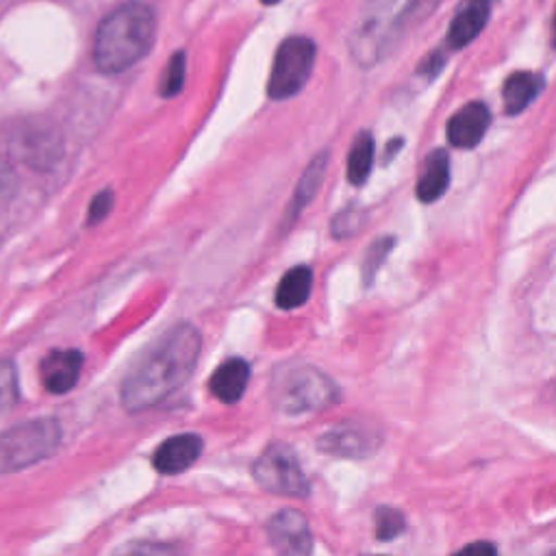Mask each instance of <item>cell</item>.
I'll return each mask as SVG.
<instances>
[{
    "label": "cell",
    "instance_id": "ac0fdd59",
    "mask_svg": "<svg viewBox=\"0 0 556 556\" xmlns=\"http://www.w3.org/2000/svg\"><path fill=\"white\" fill-rule=\"evenodd\" d=\"M326 165H328V152H319L308 165L306 169L302 172V178L295 187V193H293V200L289 204V222L315 198L317 189L321 187L324 182V174H326Z\"/></svg>",
    "mask_w": 556,
    "mask_h": 556
},
{
    "label": "cell",
    "instance_id": "603a6c76",
    "mask_svg": "<svg viewBox=\"0 0 556 556\" xmlns=\"http://www.w3.org/2000/svg\"><path fill=\"white\" fill-rule=\"evenodd\" d=\"M365 222V213L358 208H345L332 217L330 232L334 239H348L354 237Z\"/></svg>",
    "mask_w": 556,
    "mask_h": 556
},
{
    "label": "cell",
    "instance_id": "4316f807",
    "mask_svg": "<svg viewBox=\"0 0 556 556\" xmlns=\"http://www.w3.org/2000/svg\"><path fill=\"white\" fill-rule=\"evenodd\" d=\"M463 552H467V554H476V552H480V554H495V547L491 543L480 541V543H471V545L463 547Z\"/></svg>",
    "mask_w": 556,
    "mask_h": 556
},
{
    "label": "cell",
    "instance_id": "d4e9b609",
    "mask_svg": "<svg viewBox=\"0 0 556 556\" xmlns=\"http://www.w3.org/2000/svg\"><path fill=\"white\" fill-rule=\"evenodd\" d=\"M17 189H20L17 174L4 159H0V213L11 206V202L17 195Z\"/></svg>",
    "mask_w": 556,
    "mask_h": 556
},
{
    "label": "cell",
    "instance_id": "6da1fadb",
    "mask_svg": "<svg viewBox=\"0 0 556 556\" xmlns=\"http://www.w3.org/2000/svg\"><path fill=\"white\" fill-rule=\"evenodd\" d=\"M202 339L195 326L176 324L161 334L126 374L119 402L126 413H143L172 397L193 374Z\"/></svg>",
    "mask_w": 556,
    "mask_h": 556
},
{
    "label": "cell",
    "instance_id": "f1b7e54d",
    "mask_svg": "<svg viewBox=\"0 0 556 556\" xmlns=\"http://www.w3.org/2000/svg\"><path fill=\"white\" fill-rule=\"evenodd\" d=\"M552 39H554V46H556V17H554V37Z\"/></svg>",
    "mask_w": 556,
    "mask_h": 556
},
{
    "label": "cell",
    "instance_id": "44dd1931",
    "mask_svg": "<svg viewBox=\"0 0 556 556\" xmlns=\"http://www.w3.org/2000/svg\"><path fill=\"white\" fill-rule=\"evenodd\" d=\"M406 528L404 515L397 508L380 506L376 510V539L378 541H393Z\"/></svg>",
    "mask_w": 556,
    "mask_h": 556
},
{
    "label": "cell",
    "instance_id": "30bf717a",
    "mask_svg": "<svg viewBox=\"0 0 556 556\" xmlns=\"http://www.w3.org/2000/svg\"><path fill=\"white\" fill-rule=\"evenodd\" d=\"M83 371V354L78 350H52L39 365V378L48 393L61 395L76 387Z\"/></svg>",
    "mask_w": 556,
    "mask_h": 556
},
{
    "label": "cell",
    "instance_id": "e0dca14e",
    "mask_svg": "<svg viewBox=\"0 0 556 556\" xmlns=\"http://www.w3.org/2000/svg\"><path fill=\"white\" fill-rule=\"evenodd\" d=\"M450 185V159L445 150H434L424 167V174L415 187L417 198L428 204L439 200Z\"/></svg>",
    "mask_w": 556,
    "mask_h": 556
},
{
    "label": "cell",
    "instance_id": "cb8c5ba5",
    "mask_svg": "<svg viewBox=\"0 0 556 556\" xmlns=\"http://www.w3.org/2000/svg\"><path fill=\"white\" fill-rule=\"evenodd\" d=\"M17 402V374L13 363L0 361V413L13 408Z\"/></svg>",
    "mask_w": 556,
    "mask_h": 556
},
{
    "label": "cell",
    "instance_id": "3957f363",
    "mask_svg": "<svg viewBox=\"0 0 556 556\" xmlns=\"http://www.w3.org/2000/svg\"><path fill=\"white\" fill-rule=\"evenodd\" d=\"M419 0H367L350 35V54L361 67L380 63L395 46Z\"/></svg>",
    "mask_w": 556,
    "mask_h": 556
},
{
    "label": "cell",
    "instance_id": "7c38bea8",
    "mask_svg": "<svg viewBox=\"0 0 556 556\" xmlns=\"http://www.w3.org/2000/svg\"><path fill=\"white\" fill-rule=\"evenodd\" d=\"M202 454V439L198 434L185 432V434H174L169 439H165L154 456H152V465L159 473H180L185 469H189Z\"/></svg>",
    "mask_w": 556,
    "mask_h": 556
},
{
    "label": "cell",
    "instance_id": "7a4b0ae2",
    "mask_svg": "<svg viewBox=\"0 0 556 556\" xmlns=\"http://www.w3.org/2000/svg\"><path fill=\"white\" fill-rule=\"evenodd\" d=\"M156 35L154 11L146 2H126L111 11L93 37V63L104 74H119L139 63Z\"/></svg>",
    "mask_w": 556,
    "mask_h": 556
},
{
    "label": "cell",
    "instance_id": "5b68a950",
    "mask_svg": "<svg viewBox=\"0 0 556 556\" xmlns=\"http://www.w3.org/2000/svg\"><path fill=\"white\" fill-rule=\"evenodd\" d=\"M339 400L332 378L313 365H300L285 371L274 391V406L285 415L317 413Z\"/></svg>",
    "mask_w": 556,
    "mask_h": 556
},
{
    "label": "cell",
    "instance_id": "2e32d148",
    "mask_svg": "<svg viewBox=\"0 0 556 556\" xmlns=\"http://www.w3.org/2000/svg\"><path fill=\"white\" fill-rule=\"evenodd\" d=\"M313 289V271L306 265H295L280 278L276 287V306L282 311L300 308Z\"/></svg>",
    "mask_w": 556,
    "mask_h": 556
},
{
    "label": "cell",
    "instance_id": "5bb4252c",
    "mask_svg": "<svg viewBox=\"0 0 556 556\" xmlns=\"http://www.w3.org/2000/svg\"><path fill=\"white\" fill-rule=\"evenodd\" d=\"M248 380H250V365L243 358H228L211 374L208 389L219 402L235 404L245 393Z\"/></svg>",
    "mask_w": 556,
    "mask_h": 556
},
{
    "label": "cell",
    "instance_id": "484cf974",
    "mask_svg": "<svg viewBox=\"0 0 556 556\" xmlns=\"http://www.w3.org/2000/svg\"><path fill=\"white\" fill-rule=\"evenodd\" d=\"M113 208V191L111 189H102L100 193H96V198L89 204L87 211V226H96L100 224Z\"/></svg>",
    "mask_w": 556,
    "mask_h": 556
},
{
    "label": "cell",
    "instance_id": "9c48e42d",
    "mask_svg": "<svg viewBox=\"0 0 556 556\" xmlns=\"http://www.w3.org/2000/svg\"><path fill=\"white\" fill-rule=\"evenodd\" d=\"M267 539L280 554L304 556L313 549V534L306 517L295 508H282L267 521Z\"/></svg>",
    "mask_w": 556,
    "mask_h": 556
},
{
    "label": "cell",
    "instance_id": "ba28073f",
    "mask_svg": "<svg viewBox=\"0 0 556 556\" xmlns=\"http://www.w3.org/2000/svg\"><path fill=\"white\" fill-rule=\"evenodd\" d=\"M382 441V430L376 424L350 419L328 428L317 439V447L324 454L339 458H367L380 450Z\"/></svg>",
    "mask_w": 556,
    "mask_h": 556
},
{
    "label": "cell",
    "instance_id": "9a60e30c",
    "mask_svg": "<svg viewBox=\"0 0 556 556\" xmlns=\"http://www.w3.org/2000/svg\"><path fill=\"white\" fill-rule=\"evenodd\" d=\"M543 78L534 72H515L506 78L502 87V100L508 115H517L530 106V102L541 93Z\"/></svg>",
    "mask_w": 556,
    "mask_h": 556
},
{
    "label": "cell",
    "instance_id": "7402d4cb",
    "mask_svg": "<svg viewBox=\"0 0 556 556\" xmlns=\"http://www.w3.org/2000/svg\"><path fill=\"white\" fill-rule=\"evenodd\" d=\"M393 243H395L393 237H380V239H376V241L367 248L365 258H363V278H365L367 285L374 280L378 267L384 263V258H387V254L391 252Z\"/></svg>",
    "mask_w": 556,
    "mask_h": 556
},
{
    "label": "cell",
    "instance_id": "83f0119b",
    "mask_svg": "<svg viewBox=\"0 0 556 556\" xmlns=\"http://www.w3.org/2000/svg\"><path fill=\"white\" fill-rule=\"evenodd\" d=\"M263 4H276V2H280V0H261Z\"/></svg>",
    "mask_w": 556,
    "mask_h": 556
},
{
    "label": "cell",
    "instance_id": "277c9868",
    "mask_svg": "<svg viewBox=\"0 0 556 556\" xmlns=\"http://www.w3.org/2000/svg\"><path fill=\"white\" fill-rule=\"evenodd\" d=\"M63 430L52 417H37L0 432V473L26 469L52 456L61 445Z\"/></svg>",
    "mask_w": 556,
    "mask_h": 556
},
{
    "label": "cell",
    "instance_id": "8fae6325",
    "mask_svg": "<svg viewBox=\"0 0 556 556\" xmlns=\"http://www.w3.org/2000/svg\"><path fill=\"white\" fill-rule=\"evenodd\" d=\"M489 122H491L489 109L482 102H469L447 119V126H445L447 141L460 150L473 148L482 141L489 128Z\"/></svg>",
    "mask_w": 556,
    "mask_h": 556
},
{
    "label": "cell",
    "instance_id": "52a82bcc",
    "mask_svg": "<svg viewBox=\"0 0 556 556\" xmlns=\"http://www.w3.org/2000/svg\"><path fill=\"white\" fill-rule=\"evenodd\" d=\"M254 480L278 495L304 497L308 493V480L300 467L295 452L280 441L269 443L252 465Z\"/></svg>",
    "mask_w": 556,
    "mask_h": 556
},
{
    "label": "cell",
    "instance_id": "d6986e66",
    "mask_svg": "<svg viewBox=\"0 0 556 556\" xmlns=\"http://www.w3.org/2000/svg\"><path fill=\"white\" fill-rule=\"evenodd\" d=\"M374 165V139L367 130L358 132L352 141L348 154V180L352 185H363Z\"/></svg>",
    "mask_w": 556,
    "mask_h": 556
},
{
    "label": "cell",
    "instance_id": "8992f818",
    "mask_svg": "<svg viewBox=\"0 0 556 556\" xmlns=\"http://www.w3.org/2000/svg\"><path fill=\"white\" fill-rule=\"evenodd\" d=\"M317 48L308 37H289L285 39L274 56L267 96L271 100H287L295 96L308 80L315 65Z\"/></svg>",
    "mask_w": 556,
    "mask_h": 556
},
{
    "label": "cell",
    "instance_id": "ffe728a7",
    "mask_svg": "<svg viewBox=\"0 0 556 556\" xmlns=\"http://www.w3.org/2000/svg\"><path fill=\"white\" fill-rule=\"evenodd\" d=\"M182 85H185V52H174L161 76L159 93L163 98H174L182 89Z\"/></svg>",
    "mask_w": 556,
    "mask_h": 556
},
{
    "label": "cell",
    "instance_id": "4fadbf2b",
    "mask_svg": "<svg viewBox=\"0 0 556 556\" xmlns=\"http://www.w3.org/2000/svg\"><path fill=\"white\" fill-rule=\"evenodd\" d=\"M489 20V2L486 0H463L456 9L445 41L450 48L458 50L467 43H471L484 28Z\"/></svg>",
    "mask_w": 556,
    "mask_h": 556
}]
</instances>
